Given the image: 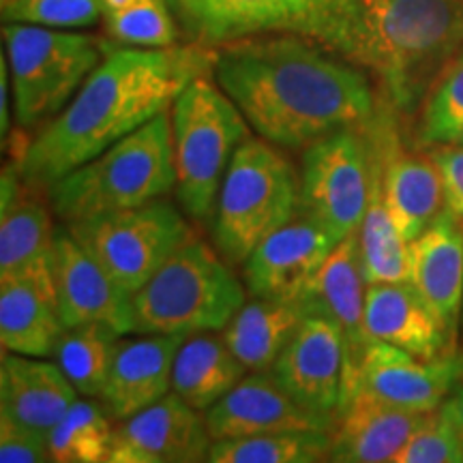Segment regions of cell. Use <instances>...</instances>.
<instances>
[{"label": "cell", "instance_id": "6da1fadb", "mask_svg": "<svg viewBox=\"0 0 463 463\" xmlns=\"http://www.w3.org/2000/svg\"><path fill=\"white\" fill-rule=\"evenodd\" d=\"M213 73L256 136L289 150L364 125L380 103L367 71L297 33L222 43Z\"/></svg>", "mask_w": 463, "mask_h": 463}, {"label": "cell", "instance_id": "7a4b0ae2", "mask_svg": "<svg viewBox=\"0 0 463 463\" xmlns=\"http://www.w3.org/2000/svg\"><path fill=\"white\" fill-rule=\"evenodd\" d=\"M198 50L120 48L101 58L61 114L45 123L17 161L24 187L48 191L176 101L204 73Z\"/></svg>", "mask_w": 463, "mask_h": 463}, {"label": "cell", "instance_id": "3957f363", "mask_svg": "<svg viewBox=\"0 0 463 463\" xmlns=\"http://www.w3.org/2000/svg\"><path fill=\"white\" fill-rule=\"evenodd\" d=\"M297 34L372 73L412 116L463 45V0H326Z\"/></svg>", "mask_w": 463, "mask_h": 463}, {"label": "cell", "instance_id": "277c9868", "mask_svg": "<svg viewBox=\"0 0 463 463\" xmlns=\"http://www.w3.org/2000/svg\"><path fill=\"white\" fill-rule=\"evenodd\" d=\"M176 189L172 112L165 109L129 136L75 167L48 189L62 223L136 208Z\"/></svg>", "mask_w": 463, "mask_h": 463}, {"label": "cell", "instance_id": "5b68a950", "mask_svg": "<svg viewBox=\"0 0 463 463\" xmlns=\"http://www.w3.org/2000/svg\"><path fill=\"white\" fill-rule=\"evenodd\" d=\"M245 300V286L217 249L191 236L131 294V335L223 331Z\"/></svg>", "mask_w": 463, "mask_h": 463}, {"label": "cell", "instance_id": "8992f818", "mask_svg": "<svg viewBox=\"0 0 463 463\" xmlns=\"http://www.w3.org/2000/svg\"><path fill=\"white\" fill-rule=\"evenodd\" d=\"M176 200L195 222H208L236 150L249 137V123L236 103L204 73L172 103Z\"/></svg>", "mask_w": 463, "mask_h": 463}, {"label": "cell", "instance_id": "52a82bcc", "mask_svg": "<svg viewBox=\"0 0 463 463\" xmlns=\"http://www.w3.org/2000/svg\"><path fill=\"white\" fill-rule=\"evenodd\" d=\"M298 213V181L275 144L249 136L236 150L213 211V245L230 266L245 264L266 236Z\"/></svg>", "mask_w": 463, "mask_h": 463}, {"label": "cell", "instance_id": "ba28073f", "mask_svg": "<svg viewBox=\"0 0 463 463\" xmlns=\"http://www.w3.org/2000/svg\"><path fill=\"white\" fill-rule=\"evenodd\" d=\"M3 39L15 120L24 131L61 114L103 58L95 39L65 28L5 24Z\"/></svg>", "mask_w": 463, "mask_h": 463}, {"label": "cell", "instance_id": "9c48e42d", "mask_svg": "<svg viewBox=\"0 0 463 463\" xmlns=\"http://www.w3.org/2000/svg\"><path fill=\"white\" fill-rule=\"evenodd\" d=\"M65 225L127 294H136L194 236L164 198Z\"/></svg>", "mask_w": 463, "mask_h": 463}, {"label": "cell", "instance_id": "30bf717a", "mask_svg": "<svg viewBox=\"0 0 463 463\" xmlns=\"http://www.w3.org/2000/svg\"><path fill=\"white\" fill-rule=\"evenodd\" d=\"M373 155L364 125L335 131L303 148L298 213L335 241L361 230L369 204Z\"/></svg>", "mask_w": 463, "mask_h": 463}, {"label": "cell", "instance_id": "8fae6325", "mask_svg": "<svg viewBox=\"0 0 463 463\" xmlns=\"http://www.w3.org/2000/svg\"><path fill=\"white\" fill-rule=\"evenodd\" d=\"M461 380L463 356L455 352L427 361L372 337L364 345L354 380L350 391L341 397L337 412L358 392L410 412H433L442 408Z\"/></svg>", "mask_w": 463, "mask_h": 463}, {"label": "cell", "instance_id": "7c38bea8", "mask_svg": "<svg viewBox=\"0 0 463 463\" xmlns=\"http://www.w3.org/2000/svg\"><path fill=\"white\" fill-rule=\"evenodd\" d=\"M397 108L380 92V103L367 129L382 159V187L392 222L408 242L420 236L447 206L438 165L430 155L405 150L399 136Z\"/></svg>", "mask_w": 463, "mask_h": 463}, {"label": "cell", "instance_id": "4fadbf2b", "mask_svg": "<svg viewBox=\"0 0 463 463\" xmlns=\"http://www.w3.org/2000/svg\"><path fill=\"white\" fill-rule=\"evenodd\" d=\"M213 438L200 410L170 391L159 402L114 427L108 463L206 461Z\"/></svg>", "mask_w": 463, "mask_h": 463}, {"label": "cell", "instance_id": "5bb4252c", "mask_svg": "<svg viewBox=\"0 0 463 463\" xmlns=\"http://www.w3.org/2000/svg\"><path fill=\"white\" fill-rule=\"evenodd\" d=\"M364 292L367 281L363 277L361 242L356 232L335 245L297 300L305 316L326 317L339 326L344 337V378L339 402L350 391L364 345L372 339L364 328Z\"/></svg>", "mask_w": 463, "mask_h": 463}, {"label": "cell", "instance_id": "9a60e30c", "mask_svg": "<svg viewBox=\"0 0 463 463\" xmlns=\"http://www.w3.org/2000/svg\"><path fill=\"white\" fill-rule=\"evenodd\" d=\"M52 277L65 328L101 322L116 333L131 335V294L116 286L65 223L56 225Z\"/></svg>", "mask_w": 463, "mask_h": 463}, {"label": "cell", "instance_id": "2e32d148", "mask_svg": "<svg viewBox=\"0 0 463 463\" xmlns=\"http://www.w3.org/2000/svg\"><path fill=\"white\" fill-rule=\"evenodd\" d=\"M215 439H234L289 430L333 431L335 416L297 402L273 372H253L204 412Z\"/></svg>", "mask_w": 463, "mask_h": 463}, {"label": "cell", "instance_id": "e0dca14e", "mask_svg": "<svg viewBox=\"0 0 463 463\" xmlns=\"http://www.w3.org/2000/svg\"><path fill=\"white\" fill-rule=\"evenodd\" d=\"M337 241L322 225L297 213L266 236L242 264L251 297L298 300Z\"/></svg>", "mask_w": 463, "mask_h": 463}, {"label": "cell", "instance_id": "ac0fdd59", "mask_svg": "<svg viewBox=\"0 0 463 463\" xmlns=\"http://www.w3.org/2000/svg\"><path fill=\"white\" fill-rule=\"evenodd\" d=\"M270 372L297 402L337 419L344 378V337L337 324L307 316Z\"/></svg>", "mask_w": 463, "mask_h": 463}, {"label": "cell", "instance_id": "d6986e66", "mask_svg": "<svg viewBox=\"0 0 463 463\" xmlns=\"http://www.w3.org/2000/svg\"><path fill=\"white\" fill-rule=\"evenodd\" d=\"M189 335H137L116 339L101 403L114 420H125L172 391V369Z\"/></svg>", "mask_w": 463, "mask_h": 463}, {"label": "cell", "instance_id": "ffe728a7", "mask_svg": "<svg viewBox=\"0 0 463 463\" xmlns=\"http://www.w3.org/2000/svg\"><path fill=\"white\" fill-rule=\"evenodd\" d=\"M364 328L369 337L427 361L455 352L457 335L410 281L367 286Z\"/></svg>", "mask_w": 463, "mask_h": 463}, {"label": "cell", "instance_id": "44dd1931", "mask_svg": "<svg viewBox=\"0 0 463 463\" xmlns=\"http://www.w3.org/2000/svg\"><path fill=\"white\" fill-rule=\"evenodd\" d=\"M326 0H172L202 43H228L266 33H297Z\"/></svg>", "mask_w": 463, "mask_h": 463}, {"label": "cell", "instance_id": "7402d4cb", "mask_svg": "<svg viewBox=\"0 0 463 463\" xmlns=\"http://www.w3.org/2000/svg\"><path fill=\"white\" fill-rule=\"evenodd\" d=\"M410 283L457 335L463 311V222L449 206L410 242Z\"/></svg>", "mask_w": 463, "mask_h": 463}, {"label": "cell", "instance_id": "603a6c76", "mask_svg": "<svg viewBox=\"0 0 463 463\" xmlns=\"http://www.w3.org/2000/svg\"><path fill=\"white\" fill-rule=\"evenodd\" d=\"M427 412H410L358 392L337 412L328 461H392Z\"/></svg>", "mask_w": 463, "mask_h": 463}, {"label": "cell", "instance_id": "cb8c5ba5", "mask_svg": "<svg viewBox=\"0 0 463 463\" xmlns=\"http://www.w3.org/2000/svg\"><path fill=\"white\" fill-rule=\"evenodd\" d=\"M80 392L58 363L5 352L0 361V414L48 436Z\"/></svg>", "mask_w": 463, "mask_h": 463}, {"label": "cell", "instance_id": "d4e9b609", "mask_svg": "<svg viewBox=\"0 0 463 463\" xmlns=\"http://www.w3.org/2000/svg\"><path fill=\"white\" fill-rule=\"evenodd\" d=\"M65 331L56 289L28 277L0 279V344L5 352L48 358Z\"/></svg>", "mask_w": 463, "mask_h": 463}, {"label": "cell", "instance_id": "484cf974", "mask_svg": "<svg viewBox=\"0 0 463 463\" xmlns=\"http://www.w3.org/2000/svg\"><path fill=\"white\" fill-rule=\"evenodd\" d=\"M305 317L297 300L253 297L225 324L222 337L249 372H270Z\"/></svg>", "mask_w": 463, "mask_h": 463}, {"label": "cell", "instance_id": "4316f807", "mask_svg": "<svg viewBox=\"0 0 463 463\" xmlns=\"http://www.w3.org/2000/svg\"><path fill=\"white\" fill-rule=\"evenodd\" d=\"M249 369L215 331L194 333L183 341L172 369V391L191 408L206 412L245 378Z\"/></svg>", "mask_w": 463, "mask_h": 463}, {"label": "cell", "instance_id": "83f0119b", "mask_svg": "<svg viewBox=\"0 0 463 463\" xmlns=\"http://www.w3.org/2000/svg\"><path fill=\"white\" fill-rule=\"evenodd\" d=\"M52 213L42 200L22 195L11 211L0 215V279L28 277L54 288L52 251L56 225Z\"/></svg>", "mask_w": 463, "mask_h": 463}, {"label": "cell", "instance_id": "f1b7e54d", "mask_svg": "<svg viewBox=\"0 0 463 463\" xmlns=\"http://www.w3.org/2000/svg\"><path fill=\"white\" fill-rule=\"evenodd\" d=\"M373 155V176L369 204L364 211L358 242H361L363 277L367 286L372 283L410 281V242L397 230L392 215L386 206L384 187H382V159L375 140L364 123Z\"/></svg>", "mask_w": 463, "mask_h": 463}, {"label": "cell", "instance_id": "f546056e", "mask_svg": "<svg viewBox=\"0 0 463 463\" xmlns=\"http://www.w3.org/2000/svg\"><path fill=\"white\" fill-rule=\"evenodd\" d=\"M331 431L289 430L258 436L215 439L208 450L211 463H316L328 461Z\"/></svg>", "mask_w": 463, "mask_h": 463}, {"label": "cell", "instance_id": "4dcf8cb0", "mask_svg": "<svg viewBox=\"0 0 463 463\" xmlns=\"http://www.w3.org/2000/svg\"><path fill=\"white\" fill-rule=\"evenodd\" d=\"M118 337L120 333L101 322L80 324L62 331L54 361L80 395L101 397Z\"/></svg>", "mask_w": 463, "mask_h": 463}, {"label": "cell", "instance_id": "1f68e13d", "mask_svg": "<svg viewBox=\"0 0 463 463\" xmlns=\"http://www.w3.org/2000/svg\"><path fill=\"white\" fill-rule=\"evenodd\" d=\"M112 416L106 405L75 399L65 416L48 433L50 455L56 463L109 461L114 442Z\"/></svg>", "mask_w": 463, "mask_h": 463}, {"label": "cell", "instance_id": "d6a6232c", "mask_svg": "<svg viewBox=\"0 0 463 463\" xmlns=\"http://www.w3.org/2000/svg\"><path fill=\"white\" fill-rule=\"evenodd\" d=\"M463 136V45L438 75L419 109L416 142L420 146L453 144Z\"/></svg>", "mask_w": 463, "mask_h": 463}, {"label": "cell", "instance_id": "836d02e7", "mask_svg": "<svg viewBox=\"0 0 463 463\" xmlns=\"http://www.w3.org/2000/svg\"><path fill=\"white\" fill-rule=\"evenodd\" d=\"M103 15L109 34L129 48H172L176 43V22L165 0H136L127 9Z\"/></svg>", "mask_w": 463, "mask_h": 463}, {"label": "cell", "instance_id": "e575fe53", "mask_svg": "<svg viewBox=\"0 0 463 463\" xmlns=\"http://www.w3.org/2000/svg\"><path fill=\"white\" fill-rule=\"evenodd\" d=\"M103 14L101 0H0L5 24L89 28Z\"/></svg>", "mask_w": 463, "mask_h": 463}, {"label": "cell", "instance_id": "d590c367", "mask_svg": "<svg viewBox=\"0 0 463 463\" xmlns=\"http://www.w3.org/2000/svg\"><path fill=\"white\" fill-rule=\"evenodd\" d=\"M392 463H463V436L442 408L427 412Z\"/></svg>", "mask_w": 463, "mask_h": 463}, {"label": "cell", "instance_id": "8d00e7d4", "mask_svg": "<svg viewBox=\"0 0 463 463\" xmlns=\"http://www.w3.org/2000/svg\"><path fill=\"white\" fill-rule=\"evenodd\" d=\"M0 461L3 463H48L52 461L48 436L0 414Z\"/></svg>", "mask_w": 463, "mask_h": 463}, {"label": "cell", "instance_id": "74e56055", "mask_svg": "<svg viewBox=\"0 0 463 463\" xmlns=\"http://www.w3.org/2000/svg\"><path fill=\"white\" fill-rule=\"evenodd\" d=\"M430 157L442 176L447 206L463 222V142L433 146Z\"/></svg>", "mask_w": 463, "mask_h": 463}, {"label": "cell", "instance_id": "f35d334b", "mask_svg": "<svg viewBox=\"0 0 463 463\" xmlns=\"http://www.w3.org/2000/svg\"><path fill=\"white\" fill-rule=\"evenodd\" d=\"M9 61L0 56V136H3V148L7 146V136L11 133V112H9Z\"/></svg>", "mask_w": 463, "mask_h": 463}, {"label": "cell", "instance_id": "ab89813d", "mask_svg": "<svg viewBox=\"0 0 463 463\" xmlns=\"http://www.w3.org/2000/svg\"><path fill=\"white\" fill-rule=\"evenodd\" d=\"M442 410L453 419L457 430H459L463 436V384H457V389L450 392V397L442 403Z\"/></svg>", "mask_w": 463, "mask_h": 463}, {"label": "cell", "instance_id": "60d3db41", "mask_svg": "<svg viewBox=\"0 0 463 463\" xmlns=\"http://www.w3.org/2000/svg\"><path fill=\"white\" fill-rule=\"evenodd\" d=\"M136 3V0H101L103 5V14H112V11H120L127 9L129 5Z\"/></svg>", "mask_w": 463, "mask_h": 463}, {"label": "cell", "instance_id": "b9f144b4", "mask_svg": "<svg viewBox=\"0 0 463 463\" xmlns=\"http://www.w3.org/2000/svg\"><path fill=\"white\" fill-rule=\"evenodd\" d=\"M457 142H463V136H461V137H459V140H457Z\"/></svg>", "mask_w": 463, "mask_h": 463}, {"label": "cell", "instance_id": "7bdbcfd3", "mask_svg": "<svg viewBox=\"0 0 463 463\" xmlns=\"http://www.w3.org/2000/svg\"><path fill=\"white\" fill-rule=\"evenodd\" d=\"M461 324H463V311H461Z\"/></svg>", "mask_w": 463, "mask_h": 463}, {"label": "cell", "instance_id": "ee69618b", "mask_svg": "<svg viewBox=\"0 0 463 463\" xmlns=\"http://www.w3.org/2000/svg\"><path fill=\"white\" fill-rule=\"evenodd\" d=\"M461 356H463V354H461Z\"/></svg>", "mask_w": 463, "mask_h": 463}]
</instances>
